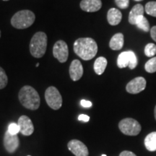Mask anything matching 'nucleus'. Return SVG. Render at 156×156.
I'll return each mask as SVG.
<instances>
[{
    "mask_svg": "<svg viewBox=\"0 0 156 156\" xmlns=\"http://www.w3.org/2000/svg\"><path fill=\"white\" fill-rule=\"evenodd\" d=\"M74 51L82 59L88 61L96 55L98 45L91 38H78L74 43Z\"/></svg>",
    "mask_w": 156,
    "mask_h": 156,
    "instance_id": "1",
    "label": "nucleus"
},
{
    "mask_svg": "<svg viewBox=\"0 0 156 156\" xmlns=\"http://www.w3.org/2000/svg\"><path fill=\"white\" fill-rule=\"evenodd\" d=\"M18 98L21 104L30 110H37L40 106L41 99L38 92L29 85H25L20 89Z\"/></svg>",
    "mask_w": 156,
    "mask_h": 156,
    "instance_id": "2",
    "label": "nucleus"
},
{
    "mask_svg": "<svg viewBox=\"0 0 156 156\" xmlns=\"http://www.w3.org/2000/svg\"><path fill=\"white\" fill-rule=\"evenodd\" d=\"M47 36L44 32H38L33 36L30 43V52L35 58H41L47 48Z\"/></svg>",
    "mask_w": 156,
    "mask_h": 156,
    "instance_id": "3",
    "label": "nucleus"
},
{
    "mask_svg": "<svg viewBox=\"0 0 156 156\" xmlns=\"http://www.w3.org/2000/svg\"><path fill=\"white\" fill-rule=\"evenodd\" d=\"M36 16L33 12L28 9L17 12L11 19V24L17 29L28 28L34 24Z\"/></svg>",
    "mask_w": 156,
    "mask_h": 156,
    "instance_id": "4",
    "label": "nucleus"
},
{
    "mask_svg": "<svg viewBox=\"0 0 156 156\" xmlns=\"http://www.w3.org/2000/svg\"><path fill=\"white\" fill-rule=\"evenodd\" d=\"M119 128L123 134L128 136L137 135L142 129L140 123L132 118L122 119L119 124Z\"/></svg>",
    "mask_w": 156,
    "mask_h": 156,
    "instance_id": "5",
    "label": "nucleus"
},
{
    "mask_svg": "<svg viewBox=\"0 0 156 156\" xmlns=\"http://www.w3.org/2000/svg\"><path fill=\"white\" fill-rule=\"evenodd\" d=\"M45 99L48 106L54 110H58L62 106V97L55 87L51 86L45 92Z\"/></svg>",
    "mask_w": 156,
    "mask_h": 156,
    "instance_id": "6",
    "label": "nucleus"
},
{
    "mask_svg": "<svg viewBox=\"0 0 156 156\" xmlns=\"http://www.w3.org/2000/svg\"><path fill=\"white\" fill-rule=\"evenodd\" d=\"M117 65L121 69L126 67H129L131 69H134L137 65V58L135 54L132 51L121 53L117 58Z\"/></svg>",
    "mask_w": 156,
    "mask_h": 156,
    "instance_id": "7",
    "label": "nucleus"
},
{
    "mask_svg": "<svg viewBox=\"0 0 156 156\" xmlns=\"http://www.w3.org/2000/svg\"><path fill=\"white\" fill-rule=\"evenodd\" d=\"M53 55L61 63L67 62L69 56V49L66 42L60 40L55 43L53 47Z\"/></svg>",
    "mask_w": 156,
    "mask_h": 156,
    "instance_id": "8",
    "label": "nucleus"
},
{
    "mask_svg": "<svg viewBox=\"0 0 156 156\" xmlns=\"http://www.w3.org/2000/svg\"><path fill=\"white\" fill-rule=\"evenodd\" d=\"M69 151L75 156H88L89 152L87 146L78 140H72L68 142Z\"/></svg>",
    "mask_w": 156,
    "mask_h": 156,
    "instance_id": "9",
    "label": "nucleus"
},
{
    "mask_svg": "<svg viewBox=\"0 0 156 156\" xmlns=\"http://www.w3.org/2000/svg\"><path fill=\"white\" fill-rule=\"evenodd\" d=\"M146 80L144 77H138L134 78L126 86V90L129 93L137 94L145 89Z\"/></svg>",
    "mask_w": 156,
    "mask_h": 156,
    "instance_id": "10",
    "label": "nucleus"
},
{
    "mask_svg": "<svg viewBox=\"0 0 156 156\" xmlns=\"http://www.w3.org/2000/svg\"><path fill=\"white\" fill-rule=\"evenodd\" d=\"M20 145L19 137L17 134H12L7 131L4 136V146L6 151L9 153H13L16 151Z\"/></svg>",
    "mask_w": 156,
    "mask_h": 156,
    "instance_id": "11",
    "label": "nucleus"
},
{
    "mask_svg": "<svg viewBox=\"0 0 156 156\" xmlns=\"http://www.w3.org/2000/svg\"><path fill=\"white\" fill-rule=\"evenodd\" d=\"M20 127V132L24 136H30L34 133V126L32 121L28 116H21L17 122Z\"/></svg>",
    "mask_w": 156,
    "mask_h": 156,
    "instance_id": "12",
    "label": "nucleus"
},
{
    "mask_svg": "<svg viewBox=\"0 0 156 156\" xmlns=\"http://www.w3.org/2000/svg\"><path fill=\"white\" fill-rule=\"evenodd\" d=\"M69 71L70 77L73 81L79 80L83 75V67L81 62L77 59L73 60L70 64Z\"/></svg>",
    "mask_w": 156,
    "mask_h": 156,
    "instance_id": "13",
    "label": "nucleus"
},
{
    "mask_svg": "<svg viewBox=\"0 0 156 156\" xmlns=\"http://www.w3.org/2000/svg\"><path fill=\"white\" fill-rule=\"evenodd\" d=\"M101 7V0H83L80 2L81 9L87 12H94L98 11Z\"/></svg>",
    "mask_w": 156,
    "mask_h": 156,
    "instance_id": "14",
    "label": "nucleus"
},
{
    "mask_svg": "<svg viewBox=\"0 0 156 156\" xmlns=\"http://www.w3.org/2000/svg\"><path fill=\"white\" fill-rule=\"evenodd\" d=\"M144 14V7L142 5L137 4L132 7L129 15V22L130 24L135 25L136 20Z\"/></svg>",
    "mask_w": 156,
    "mask_h": 156,
    "instance_id": "15",
    "label": "nucleus"
},
{
    "mask_svg": "<svg viewBox=\"0 0 156 156\" xmlns=\"http://www.w3.org/2000/svg\"><path fill=\"white\" fill-rule=\"evenodd\" d=\"M122 19V12L116 8L110 9L107 14V20L111 25H119Z\"/></svg>",
    "mask_w": 156,
    "mask_h": 156,
    "instance_id": "16",
    "label": "nucleus"
},
{
    "mask_svg": "<svg viewBox=\"0 0 156 156\" xmlns=\"http://www.w3.org/2000/svg\"><path fill=\"white\" fill-rule=\"evenodd\" d=\"M124 35L121 33L115 34L109 42V46L112 50L118 51L122 49L124 46Z\"/></svg>",
    "mask_w": 156,
    "mask_h": 156,
    "instance_id": "17",
    "label": "nucleus"
},
{
    "mask_svg": "<svg viewBox=\"0 0 156 156\" xmlns=\"http://www.w3.org/2000/svg\"><path fill=\"white\" fill-rule=\"evenodd\" d=\"M145 146L147 151H156V132L147 134L145 139Z\"/></svg>",
    "mask_w": 156,
    "mask_h": 156,
    "instance_id": "18",
    "label": "nucleus"
},
{
    "mask_svg": "<svg viewBox=\"0 0 156 156\" xmlns=\"http://www.w3.org/2000/svg\"><path fill=\"white\" fill-rule=\"evenodd\" d=\"M107 63H108L107 59L105 57L101 56V57L98 58L94 63L95 73L98 75H102L106 69Z\"/></svg>",
    "mask_w": 156,
    "mask_h": 156,
    "instance_id": "19",
    "label": "nucleus"
},
{
    "mask_svg": "<svg viewBox=\"0 0 156 156\" xmlns=\"http://www.w3.org/2000/svg\"><path fill=\"white\" fill-rule=\"evenodd\" d=\"M138 28L141 29L145 32H148L150 31V24L148 20L145 17H144V15L140 17L139 18L136 20V24Z\"/></svg>",
    "mask_w": 156,
    "mask_h": 156,
    "instance_id": "20",
    "label": "nucleus"
},
{
    "mask_svg": "<svg viewBox=\"0 0 156 156\" xmlns=\"http://www.w3.org/2000/svg\"><path fill=\"white\" fill-rule=\"evenodd\" d=\"M145 69L148 73H154L156 72V56L153 57L146 62Z\"/></svg>",
    "mask_w": 156,
    "mask_h": 156,
    "instance_id": "21",
    "label": "nucleus"
},
{
    "mask_svg": "<svg viewBox=\"0 0 156 156\" xmlns=\"http://www.w3.org/2000/svg\"><path fill=\"white\" fill-rule=\"evenodd\" d=\"M145 10L147 15L156 17V2H150L145 5Z\"/></svg>",
    "mask_w": 156,
    "mask_h": 156,
    "instance_id": "22",
    "label": "nucleus"
},
{
    "mask_svg": "<svg viewBox=\"0 0 156 156\" xmlns=\"http://www.w3.org/2000/svg\"><path fill=\"white\" fill-rule=\"evenodd\" d=\"M145 54L148 57H153L156 54V45L154 44H148L145 48Z\"/></svg>",
    "mask_w": 156,
    "mask_h": 156,
    "instance_id": "23",
    "label": "nucleus"
},
{
    "mask_svg": "<svg viewBox=\"0 0 156 156\" xmlns=\"http://www.w3.org/2000/svg\"><path fill=\"white\" fill-rule=\"evenodd\" d=\"M8 83V78L6 75L5 70L0 67V89H3L7 86Z\"/></svg>",
    "mask_w": 156,
    "mask_h": 156,
    "instance_id": "24",
    "label": "nucleus"
},
{
    "mask_svg": "<svg viewBox=\"0 0 156 156\" xmlns=\"http://www.w3.org/2000/svg\"><path fill=\"white\" fill-rule=\"evenodd\" d=\"M8 132L12 134H17L20 132V127L16 123H11L8 126Z\"/></svg>",
    "mask_w": 156,
    "mask_h": 156,
    "instance_id": "25",
    "label": "nucleus"
},
{
    "mask_svg": "<svg viewBox=\"0 0 156 156\" xmlns=\"http://www.w3.org/2000/svg\"><path fill=\"white\" fill-rule=\"evenodd\" d=\"M116 5L120 9H126L129 5V0H115Z\"/></svg>",
    "mask_w": 156,
    "mask_h": 156,
    "instance_id": "26",
    "label": "nucleus"
},
{
    "mask_svg": "<svg viewBox=\"0 0 156 156\" xmlns=\"http://www.w3.org/2000/svg\"><path fill=\"white\" fill-rule=\"evenodd\" d=\"M80 104L84 108H90V107L92 106V103L90 101L86 100H82L80 101Z\"/></svg>",
    "mask_w": 156,
    "mask_h": 156,
    "instance_id": "27",
    "label": "nucleus"
},
{
    "mask_svg": "<svg viewBox=\"0 0 156 156\" xmlns=\"http://www.w3.org/2000/svg\"><path fill=\"white\" fill-rule=\"evenodd\" d=\"M78 119H79L80 121H83V122H87L90 120V117L87 116V115L81 114V115H80L79 117H78Z\"/></svg>",
    "mask_w": 156,
    "mask_h": 156,
    "instance_id": "28",
    "label": "nucleus"
},
{
    "mask_svg": "<svg viewBox=\"0 0 156 156\" xmlns=\"http://www.w3.org/2000/svg\"><path fill=\"white\" fill-rule=\"evenodd\" d=\"M119 156H136L135 154L134 153H132L131 151H124L120 153Z\"/></svg>",
    "mask_w": 156,
    "mask_h": 156,
    "instance_id": "29",
    "label": "nucleus"
},
{
    "mask_svg": "<svg viewBox=\"0 0 156 156\" xmlns=\"http://www.w3.org/2000/svg\"><path fill=\"white\" fill-rule=\"evenodd\" d=\"M151 35L152 38L156 42V26H154L151 29Z\"/></svg>",
    "mask_w": 156,
    "mask_h": 156,
    "instance_id": "30",
    "label": "nucleus"
},
{
    "mask_svg": "<svg viewBox=\"0 0 156 156\" xmlns=\"http://www.w3.org/2000/svg\"><path fill=\"white\" fill-rule=\"evenodd\" d=\"M154 114H155V118L156 119V106L155 107V110H154Z\"/></svg>",
    "mask_w": 156,
    "mask_h": 156,
    "instance_id": "31",
    "label": "nucleus"
},
{
    "mask_svg": "<svg viewBox=\"0 0 156 156\" xmlns=\"http://www.w3.org/2000/svg\"><path fill=\"white\" fill-rule=\"evenodd\" d=\"M134 1H136V2H141L142 0H134Z\"/></svg>",
    "mask_w": 156,
    "mask_h": 156,
    "instance_id": "32",
    "label": "nucleus"
},
{
    "mask_svg": "<svg viewBox=\"0 0 156 156\" xmlns=\"http://www.w3.org/2000/svg\"><path fill=\"white\" fill-rule=\"evenodd\" d=\"M39 66V63H38V64H36V67H38Z\"/></svg>",
    "mask_w": 156,
    "mask_h": 156,
    "instance_id": "33",
    "label": "nucleus"
},
{
    "mask_svg": "<svg viewBox=\"0 0 156 156\" xmlns=\"http://www.w3.org/2000/svg\"><path fill=\"white\" fill-rule=\"evenodd\" d=\"M101 156H107L106 155H105V154H103V155H102Z\"/></svg>",
    "mask_w": 156,
    "mask_h": 156,
    "instance_id": "34",
    "label": "nucleus"
},
{
    "mask_svg": "<svg viewBox=\"0 0 156 156\" xmlns=\"http://www.w3.org/2000/svg\"><path fill=\"white\" fill-rule=\"evenodd\" d=\"M3 1H9V0H3Z\"/></svg>",
    "mask_w": 156,
    "mask_h": 156,
    "instance_id": "35",
    "label": "nucleus"
},
{
    "mask_svg": "<svg viewBox=\"0 0 156 156\" xmlns=\"http://www.w3.org/2000/svg\"><path fill=\"white\" fill-rule=\"evenodd\" d=\"M0 37H1V31H0Z\"/></svg>",
    "mask_w": 156,
    "mask_h": 156,
    "instance_id": "36",
    "label": "nucleus"
},
{
    "mask_svg": "<svg viewBox=\"0 0 156 156\" xmlns=\"http://www.w3.org/2000/svg\"><path fill=\"white\" fill-rule=\"evenodd\" d=\"M28 156H31V155H28Z\"/></svg>",
    "mask_w": 156,
    "mask_h": 156,
    "instance_id": "37",
    "label": "nucleus"
}]
</instances>
